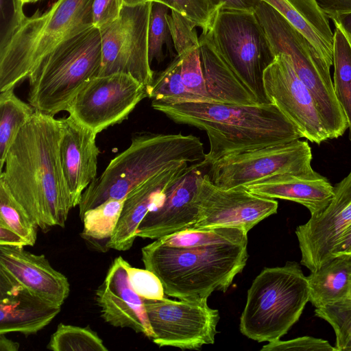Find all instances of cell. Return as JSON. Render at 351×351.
I'll return each mask as SVG.
<instances>
[{
	"mask_svg": "<svg viewBox=\"0 0 351 351\" xmlns=\"http://www.w3.org/2000/svg\"><path fill=\"white\" fill-rule=\"evenodd\" d=\"M170 8L158 3H152L148 35L149 59L152 64L153 60L158 63L165 58L164 46L167 49L173 45L168 22Z\"/></svg>",
	"mask_w": 351,
	"mask_h": 351,
	"instance_id": "cell-36",
	"label": "cell"
},
{
	"mask_svg": "<svg viewBox=\"0 0 351 351\" xmlns=\"http://www.w3.org/2000/svg\"><path fill=\"white\" fill-rule=\"evenodd\" d=\"M53 351H108L103 340L89 327L60 323L47 346Z\"/></svg>",
	"mask_w": 351,
	"mask_h": 351,
	"instance_id": "cell-32",
	"label": "cell"
},
{
	"mask_svg": "<svg viewBox=\"0 0 351 351\" xmlns=\"http://www.w3.org/2000/svg\"><path fill=\"white\" fill-rule=\"evenodd\" d=\"M263 85L269 102L278 107L302 138L317 144L329 139L312 94L287 55L276 56L264 72Z\"/></svg>",
	"mask_w": 351,
	"mask_h": 351,
	"instance_id": "cell-15",
	"label": "cell"
},
{
	"mask_svg": "<svg viewBox=\"0 0 351 351\" xmlns=\"http://www.w3.org/2000/svg\"><path fill=\"white\" fill-rule=\"evenodd\" d=\"M99 29L91 27L65 40L46 56L28 77V103L54 116L66 111L80 89L99 74Z\"/></svg>",
	"mask_w": 351,
	"mask_h": 351,
	"instance_id": "cell-6",
	"label": "cell"
},
{
	"mask_svg": "<svg viewBox=\"0 0 351 351\" xmlns=\"http://www.w3.org/2000/svg\"><path fill=\"white\" fill-rule=\"evenodd\" d=\"M154 109L180 124L206 132L210 166L222 158L302 138L296 128L272 104L252 105L215 101H152Z\"/></svg>",
	"mask_w": 351,
	"mask_h": 351,
	"instance_id": "cell-2",
	"label": "cell"
},
{
	"mask_svg": "<svg viewBox=\"0 0 351 351\" xmlns=\"http://www.w3.org/2000/svg\"><path fill=\"white\" fill-rule=\"evenodd\" d=\"M332 21L335 26L342 31L351 47V14L342 16Z\"/></svg>",
	"mask_w": 351,
	"mask_h": 351,
	"instance_id": "cell-46",
	"label": "cell"
},
{
	"mask_svg": "<svg viewBox=\"0 0 351 351\" xmlns=\"http://www.w3.org/2000/svg\"><path fill=\"white\" fill-rule=\"evenodd\" d=\"M59 144L62 169L73 208L78 206L83 192L96 178L99 149L97 134L71 116L60 119Z\"/></svg>",
	"mask_w": 351,
	"mask_h": 351,
	"instance_id": "cell-20",
	"label": "cell"
},
{
	"mask_svg": "<svg viewBox=\"0 0 351 351\" xmlns=\"http://www.w3.org/2000/svg\"><path fill=\"white\" fill-rule=\"evenodd\" d=\"M309 302L315 308L350 298L351 254L336 256L306 276Z\"/></svg>",
	"mask_w": 351,
	"mask_h": 351,
	"instance_id": "cell-26",
	"label": "cell"
},
{
	"mask_svg": "<svg viewBox=\"0 0 351 351\" xmlns=\"http://www.w3.org/2000/svg\"><path fill=\"white\" fill-rule=\"evenodd\" d=\"M275 56L287 55L312 94L319 111L328 112L339 104L328 71L307 39L277 10L261 1L254 10Z\"/></svg>",
	"mask_w": 351,
	"mask_h": 351,
	"instance_id": "cell-11",
	"label": "cell"
},
{
	"mask_svg": "<svg viewBox=\"0 0 351 351\" xmlns=\"http://www.w3.org/2000/svg\"><path fill=\"white\" fill-rule=\"evenodd\" d=\"M127 271L131 287L141 298L158 300L165 297V291L160 279L147 269H139L131 266L129 263Z\"/></svg>",
	"mask_w": 351,
	"mask_h": 351,
	"instance_id": "cell-39",
	"label": "cell"
},
{
	"mask_svg": "<svg viewBox=\"0 0 351 351\" xmlns=\"http://www.w3.org/2000/svg\"><path fill=\"white\" fill-rule=\"evenodd\" d=\"M147 97L165 103L202 101L185 86L181 76V60L177 55L147 88Z\"/></svg>",
	"mask_w": 351,
	"mask_h": 351,
	"instance_id": "cell-31",
	"label": "cell"
},
{
	"mask_svg": "<svg viewBox=\"0 0 351 351\" xmlns=\"http://www.w3.org/2000/svg\"><path fill=\"white\" fill-rule=\"evenodd\" d=\"M210 1L217 9L254 12L261 0H210Z\"/></svg>",
	"mask_w": 351,
	"mask_h": 351,
	"instance_id": "cell-43",
	"label": "cell"
},
{
	"mask_svg": "<svg viewBox=\"0 0 351 351\" xmlns=\"http://www.w3.org/2000/svg\"><path fill=\"white\" fill-rule=\"evenodd\" d=\"M207 300L143 298L153 342L159 347L182 350H199L213 344L220 316L217 309L208 306Z\"/></svg>",
	"mask_w": 351,
	"mask_h": 351,
	"instance_id": "cell-12",
	"label": "cell"
},
{
	"mask_svg": "<svg viewBox=\"0 0 351 351\" xmlns=\"http://www.w3.org/2000/svg\"><path fill=\"white\" fill-rule=\"evenodd\" d=\"M261 1L266 2L277 10L307 39L318 58L330 71V68L332 66V49L325 43L291 5L286 0Z\"/></svg>",
	"mask_w": 351,
	"mask_h": 351,
	"instance_id": "cell-35",
	"label": "cell"
},
{
	"mask_svg": "<svg viewBox=\"0 0 351 351\" xmlns=\"http://www.w3.org/2000/svg\"><path fill=\"white\" fill-rule=\"evenodd\" d=\"M176 247H202L211 245L247 242V233L231 227L186 229L158 239Z\"/></svg>",
	"mask_w": 351,
	"mask_h": 351,
	"instance_id": "cell-29",
	"label": "cell"
},
{
	"mask_svg": "<svg viewBox=\"0 0 351 351\" xmlns=\"http://www.w3.org/2000/svg\"><path fill=\"white\" fill-rule=\"evenodd\" d=\"M331 49L333 32L329 20L316 0H286Z\"/></svg>",
	"mask_w": 351,
	"mask_h": 351,
	"instance_id": "cell-38",
	"label": "cell"
},
{
	"mask_svg": "<svg viewBox=\"0 0 351 351\" xmlns=\"http://www.w3.org/2000/svg\"><path fill=\"white\" fill-rule=\"evenodd\" d=\"M261 351H336L335 347L322 339L310 336L268 342Z\"/></svg>",
	"mask_w": 351,
	"mask_h": 351,
	"instance_id": "cell-40",
	"label": "cell"
},
{
	"mask_svg": "<svg viewBox=\"0 0 351 351\" xmlns=\"http://www.w3.org/2000/svg\"><path fill=\"white\" fill-rule=\"evenodd\" d=\"M202 33L256 103H271L263 74L276 56L254 12L218 9L209 29Z\"/></svg>",
	"mask_w": 351,
	"mask_h": 351,
	"instance_id": "cell-8",
	"label": "cell"
},
{
	"mask_svg": "<svg viewBox=\"0 0 351 351\" xmlns=\"http://www.w3.org/2000/svg\"><path fill=\"white\" fill-rule=\"evenodd\" d=\"M94 0H58L43 14H24L1 38L0 92L14 87L65 40L93 26Z\"/></svg>",
	"mask_w": 351,
	"mask_h": 351,
	"instance_id": "cell-5",
	"label": "cell"
},
{
	"mask_svg": "<svg viewBox=\"0 0 351 351\" xmlns=\"http://www.w3.org/2000/svg\"><path fill=\"white\" fill-rule=\"evenodd\" d=\"M345 254H351V226L340 239L332 252V257Z\"/></svg>",
	"mask_w": 351,
	"mask_h": 351,
	"instance_id": "cell-45",
	"label": "cell"
},
{
	"mask_svg": "<svg viewBox=\"0 0 351 351\" xmlns=\"http://www.w3.org/2000/svg\"><path fill=\"white\" fill-rule=\"evenodd\" d=\"M0 220L34 245L38 226L14 198L4 182L0 179Z\"/></svg>",
	"mask_w": 351,
	"mask_h": 351,
	"instance_id": "cell-33",
	"label": "cell"
},
{
	"mask_svg": "<svg viewBox=\"0 0 351 351\" xmlns=\"http://www.w3.org/2000/svg\"><path fill=\"white\" fill-rule=\"evenodd\" d=\"M197 201L199 217L192 228L231 227L247 233L260 221L276 213L278 207L274 199L254 194L244 186H217L207 173L199 183Z\"/></svg>",
	"mask_w": 351,
	"mask_h": 351,
	"instance_id": "cell-14",
	"label": "cell"
},
{
	"mask_svg": "<svg viewBox=\"0 0 351 351\" xmlns=\"http://www.w3.org/2000/svg\"><path fill=\"white\" fill-rule=\"evenodd\" d=\"M350 298L351 299V289H350Z\"/></svg>",
	"mask_w": 351,
	"mask_h": 351,
	"instance_id": "cell-50",
	"label": "cell"
},
{
	"mask_svg": "<svg viewBox=\"0 0 351 351\" xmlns=\"http://www.w3.org/2000/svg\"><path fill=\"white\" fill-rule=\"evenodd\" d=\"M203 143L193 135L144 132L110 160L102 173L83 192L79 204L84 213L110 199H121L140 184L181 162L193 164L205 158Z\"/></svg>",
	"mask_w": 351,
	"mask_h": 351,
	"instance_id": "cell-4",
	"label": "cell"
},
{
	"mask_svg": "<svg viewBox=\"0 0 351 351\" xmlns=\"http://www.w3.org/2000/svg\"><path fill=\"white\" fill-rule=\"evenodd\" d=\"M247 242L202 247H176L158 239L141 249L145 269L162 284L165 295L179 300L208 299L226 292L248 258Z\"/></svg>",
	"mask_w": 351,
	"mask_h": 351,
	"instance_id": "cell-3",
	"label": "cell"
},
{
	"mask_svg": "<svg viewBox=\"0 0 351 351\" xmlns=\"http://www.w3.org/2000/svg\"><path fill=\"white\" fill-rule=\"evenodd\" d=\"M199 53L206 88L215 102L258 104L239 82L208 37L202 33Z\"/></svg>",
	"mask_w": 351,
	"mask_h": 351,
	"instance_id": "cell-25",
	"label": "cell"
},
{
	"mask_svg": "<svg viewBox=\"0 0 351 351\" xmlns=\"http://www.w3.org/2000/svg\"><path fill=\"white\" fill-rule=\"evenodd\" d=\"M328 19L335 20L351 14V0H316Z\"/></svg>",
	"mask_w": 351,
	"mask_h": 351,
	"instance_id": "cell-42",
	"label": "cell"
},
{
	"mask_svg": "<svg viewBox=\"0 0 351 351\" xmlns=\"http://www.w3.org/2000/svg\"><path fill=\"white\" fill-rule=\"evenodd\" d=\"M123 1L125 5H135L147 1H152V0H123Z\"/></svg>",
	"mask_w": 351,
	"mask_h": 351,
	"instance_id": "cell-48",
	"label": "cell"
},
{
	"mask_svg": "<svg viewBox=\"0 0 351 351\" xmlns=\"http://www.w3.org/2000/svg\"><path fill=\"white\" fill-rule=\"evenodd\" d=\"M0 245L25 247L29 245L27 241L0 220Z\"/></svg>",
	"mask_w": 351,
	"mask_h": 351,
	"instance_id": "cell-44",
	"label": "cell"
},
{
	"mask_svg": "<svg viewBox=\"0 0 351 351\" xmlns=\"http://www.w3.org/2000/svg\"><path fill=\"white\" fill-rule=\"evenodd\" d=\"M60 136V119L36 110L12 142L0 175L45 232L54 226L64 228L73 208L61 166Z\"/></svg>",
	"mask_w": 351,
	"mask_h": 351,
	"instance_id": "cell-1",
	"label": "cell"
},
{
	"mask_svg": "<svg viewBox=\"0 0 351 351\" xmlns=\"http://www.w3.org/2000/svg\"><path fill=\"white\" fill-rule=\"evenodd\" d=\"M308 302L307 278L298 263L264 268L247 291L240 331L257 342L279 340L298 321Z\"/></svg>",
	"mask_w": 351,
	"mask_h": 351,
	"instance_id": "cell-7",
	"label": "cell"
},
{
	"mask_svg": "<svg viewBox=\"0 0 351 351\" xmlns=\"http://www.w3.org/2000/svg\"><path fill=\"white\" fill-rule=\"evenodd\" d=\"M315 315L332 327L336 336V351H351V299L315 308Z\"/></svg>",
	"mask_w": 351,
	"mask_h": 351,
	"instance_id": "cell-34",
	"label": "cell"
},
{
	"mask_svg": "<svg viewBox=\"0 0 351 351\" xmlns=\"http://www.w3.org/2000/svg\"><path fill=\"white\" fill-rule=\"evenodd\" d=\"M333 87L348 120L351 142V47L342 31L335 26L332 45Z\"/></svg>",
	"mask_w": 351,
	"mask_h": 351,
	"instance_id": "cell-28",
	"label": "cell"
},
{
	"mask_svg": "<svg viewBox=\"0 0 351 351\" xmlns=\"http://www.w3.org/2000/svg\"><path fill=\"white\" fill-rule=\"evenodd\" d=\"M168 22L173 47L181 60V76L186 88L202 101H213L208 92L199 53L196 25L171 10Z\"/></svg>",
	"mask_w": 351,
	"mask_h": 351,
	"instance_id": "cell-24",
	"label": "cell"
},
{
	"mask_svg": "<svg viewBox=\"0 0 351 351\" xmlns=\"http://www.w3.org/2000/svg\"><path fill=\"white\" fill-rule=\"evenodd\" d=\"M312 158L308 142L297 139L222 158L210 165L207 174L221 188L245 186L278 175H315Z\"/></svg>",
	"mask_w": 351,
	"mask_h": 351,
	"instance_id": "cell-9",
	"label": "cell"
},
{
	"mask_svg": "<svg viewBox=\"0 0 351 351\" xmlns=\"http://www.w3.org/2000/svg\"><path fill=\"white\" fill-rule=\"evenodd\" d=\"M244 187L259 196L298 203L306 207L311 215L324 210L334 194V186L318 173L310 176L278 175Z\"/></svg>",
	"mask_w": 351,
	"mask_h": 351,
	"instance_id": "cell-23",
	"label": "cell"
},
{
	"mask_svg": "<svg viewBox=\"0 0 351 351\" xmlns=\"http://www.w3.org/2000/svg\"><path fill=\"white\" fill-rule=\"evenodd\" d=\"M35 108L19 99L11 88L0 93V169L6 154L21 128L30 119Z\"/></svg>",
	"mask_w": 351,
	"mask_h": 351,
	"instance_id": "cell-27",
	"label": "cell"
},
{
	"mask_svg": "<svg viewBox=\"0 0 351 351\" xmlns=\"http://www.w3.org/2000/svg\"><path fill=\"white\" fill-rule=\"evenodd\" d=\"M147 97L146 87L128 74L98 75L80 89L66 111L78 123L98 134L126 119Z\"/></svg>",
	"mask_w": 351,
	"mask_h": 351,
	"instance_id": "cell-13",
	"label": "cell"
},
{
	"mask_svg": "<svg viewBox=\"0 0 351 351\" xmlns=\"http://www.w3.org/2000/svg\"><path fill=\"white\" fill-rule=\"evenodd\" d=\"M161 3L184 16L202 32L207 31L215 18L217 9L210 0H152Z\"/></svg>",
	"mask_w": 351,
	"mask_h": 351,
	"instance_id": "cell-37",
	"label": "cell"
},
{
	"mask_svg": "<svg viewBox=\"0 0 351 351\" xmlns=\"http://www.w3.org/2000/svg\"><path fill=\"white\" fill-rule=\"evenodd\" d=\"M61 311L33 294L0 270V333L36 334Z\"/></svg>",
	"mask_w": 351,
	"mask_h": 351,
	"instance_id": "cell-21",
	"label": "cell"
},
{
	"mask_svg": "<svg viewBox=\"0 0 351 351\" xmlns=\"http://www.w3.org/2000/svg\"><path fill=\"white\" fill-rule=\"evenodd\" d=\"M0 270L29 291L51 304H64L70 292L68 278L44 254L24 247L0 245Z\"/></svg>",
	"mask_w": 351,
	"mask_h": 351,
	"instance_id": "cell-19",
	"label": "cell"
},
{
	"mask_svg": "<svg viewBox=\"0 0 351 351\" xmlns=\"http://www.w3.org/2000/svg\"><path fill=\"white\" fill-rule=\"evenodd\" d=\"M123 5V0H94L92 5L93 27L101 29L116 21Z\"/></svg>",
	"mask_w": 351,
	"mask_h": 351,
	"instance_id": "cell-41",
	"label": "cell"
},
{
	"mask_svg": "<svg viewBox=\"0 0 351 351\" xmlns=\"http://www.w3.org/2000/svg\"><path fill=\"white\" fill-rule=\"evenodd\" d=\"M209 167L204 160L189 165L140 223L137 237L157 239L192 228L199 217V185Z\"/></svg>",
	"mask_w": 351,
	"mask_h": 351,
	"instance_id": "cell-17",
	"label": "cell"
},
{
	"mask_svg": "<svg viewBox=\"0 0 351 351\" xmlns=\"http://www.w3.org/2000/svg\"><path fill=\"white\" fill-rule=\"evenodd\" d=\"M125 198L110 199L87 210L82 219L81 237L92 244L104 240L107 243L114 232Z\"/></svg>",
	"mask_w": 351,
	"mask_h": 351,
	"instance_id": "cell-30",
	"label": "cell"
},
{
	"mask_svg": "<svg viewBox=\"0 0 351 351\" xmlns=\"http://www.w3.org/2000/svg\"><path fill=\"white\" fill-rule=\"evenodd\" d=\"M40 0H21V1L23 3V4L25 3H35Z\"/></svg>",
	"mask_w": 351,
	"mask_h": 351,
	"instance_id": "cell-49",
	"label": "cell"
},
{
	"mask_svg": "<svg viewBox=\"0 0 351 351\" xmlns=\"http://www.w3.org/2000/svg\"><path fill=\"white\" fill-rule=\"evenodd\" d=\"M153 1L123 5L119 18L99 29L102 60L99 75L128 74L149 86L154 77L148 35Z\"/></svg>",
	"mask_w": 351,
	"mask_h": 351,
	"instance_id": "cell-10",
	"label": "cell"
},
{
	"mask_svg": "<svg viewBox=\"0 0 351 351\" xmlns=\"http://www.w3.org/2000/svg\"><path fill=\"white\" fill-rule=\"evenodd\" d=\"M189 164L178 162L162 171L127 195L114 232L106 247L125 251L132 247L140 223L162 199L167 189L186 171Z\"/></svg>",
	"mask_w": 351,
	"mask_h": 351,
	"instance_id": "cell-22",
	"label": "cell"
},
{
	"mask_svg": "<svg viewBox=\"0 0 351 351\" xmlns=\"http://www.w3.org/2000/svg\"><path fill=\"white\" fill-rule=\"evenodd\" d=\"M19 343L7 338L5 333H0V351H18Z\"/></svg>",
	"mask_w": 351,
	"mask_h": 351,
	"instance_id": "cell-47",
	"label": "cell"
},
{
	"mask_svg": "<svg viewBox=\"0 0 351 351\" xmlns=\"http://www.w3.org/2000/svg\"><path fill=\"white\" fill-rule=\"evenodd\" d=\"M128 262L118 256L111 263L102 284L95 292L101 316L108 324L129 328L152 339L143 298L132 289L130 283L127 265Z\"/></svg>",
	"mask_w": 351,
	"mask_h": 351,
	"instance_id": "cell-18",
	"label": "cell"
},
{
	"mask_svg": "<svg viewBox=\"0 0 351 351\" xmlns=\"http://www.w3.org/2000/svg\"><path fill=\"white\" fill-rule=\"evenodd\" d=\"M351 226V169L334 186L328 206L295 229L301 252V264L315 271L332 258V252Z\"/></svg>",
	"mask_w": 351,
	"mask_h": 351,
	"instance_id": "cell-16",
	"label": "cell"
}]
</instances>
